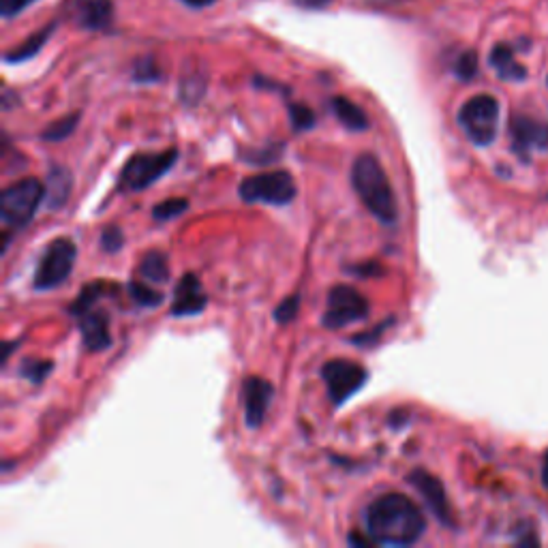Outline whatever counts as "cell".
Segmentation results:
<instances>
[{
  "label": "cell",
  "mask_w": 548,
  "mask_h": 548,
  "mask_svg": "<svg viewBox=\"0 0 548 548\" xmlns=\"http://www.w3.org/2000/svg\"><path fill=\"white\" fill-rule=\"evenodd\" d=\"M546 84H548V80H546Z\"/></svg>",
  "instance_id": "obj_38"
},
{
  "label": "cell",
  "mask_w": 548,
  "mask_h": 548,
  "mask_svg": "<svg viewBox=\"0 0 548 548\" xmlns=\"http://www.w3.org/2000/svg\"><path fill=\"white\" fill-rule=\"evenodd\" d=\"M54 369V364L48 362V360H33V358H26L22 362L20 367V375L24 379H28V382L33 384H41L45 377H48V373Z\"/></svg>",
  "instance_id": "obj_25"
},
{
  "label": "cell",
  "mask_w": 548,
  "mask_h": 548,
  "mask_svg": "<svg viewBox=\"0 0 548 548\" xmlns=\"http://www.w3.org/2000/svg\"><path fill=\"white\" fill-rule=\"evenodd\" d=\"M392 324V319H388V322H384V324H379V328H375V330H371V332H367V334H356V337L352 339L354 341V345H369V343H377L379 341V337H382V334L388 330V326Z\"/></svg>",
  "instance_id": "obj_32"
},
{
  "label": "cell",
  "mask_w": 548,
  "mask_h": 548,
  "mask_svg": "<svg viewBox=\"0 0 548 548\" xmlns=\"http://www.w3.org/2000/svg\"><path fill=\"white\" fill-rule=\"evenodd\" d=\"M127 289H129L131 300L137 304V307L155 309V307H159V304L165 300L163 292H159V289H155V287H148V285H144V283L131 281V283L127 285Z\"/></svg>",
  "instance_id": "obj_22"
},
{
  "label": "cell",
  "mask_w": 548,
  "mask_h": 548,
  "mask_svg": "<svg viewBox=\"0 0 548 548\" xmlns=\"http://www.w3.org/2000/svg\"><path fill=\"white\" fill-rule=\"evenodd\" d=\"M140 277L150 283H167L170 281V264H167V257L161 251H148L140 266H137Z\"/></svg>",
  "instance_id": "obj_20"
},
{
  "label": "cell",
  "mask_w": 548,
  "mask_h": 548,
  "mask_svg": "<svg viewBox=\"0 0 548 548\" xmlns=\"http://www.w3.org/2000/svg\"><path fill=\"white\" fill-rule=\"evenodd\" d=\"M364 525H367L364 534L377 544L409 546L422 538L426 519L422 510L407 495L388 493L367 506Z\"/></svg>",
  "instance_id": "obj_1"
},
{
  "label": "cell",
  "mask_w": 548,
  "mask_h": 548,
  "mask_svg": "<svg viewBox=\"0 0 548 548\" xmlns=\"http://www.w3.org/2000/svg\"><path fill=\"white\" fill-rule=\"evenodd\" d=\"M499 101L493 95H476L459 110V125L467 140L476 146H491L499 129Z\"/></svg>",
  "instance_id": "obj_4"
},
{
  "label": "cell",
  "mask_w": 548,
  "mask_h": 548,
  "mask_svg": "<svg viewBox=\"0 0 548 548\" xmlns=\"http://www.w3.org/2000/svg\"><path fill=\"white\" fill-rule=\"evenodd\" d=\"M542 482H544V486L548 489V450L544 454V463H542Z\"/></svg>",
  "instance_id": "obj_36"
},
{
  "label": "cell",
  "mask_w": 548,
  "mask_h": 548,
  "mask_svg": "<svg viewBox=\"0 0 548 548\" xmlns=\"http://www.w3.org/2000/svg\"><path fill=\"white\" fill-rule=\"evenodd\" d=\"M30 3H35V0H0V13H3L5 20H9L13 15L22 13Z\"/></svg>",
  "instance_id": "obj_31"
},
{
  "label": "cell",
  "mask_w": 548,
  "mask_h": 548,
  "mask_svg": "<svg viewBox=\"0 0 548 548\" xmlns=\"http://www.w3.org/2000/svg\"><path fill=\"white\" fill-rule=\"evenodd\" d=\"M369 300L358 289L349 285H334L328 294V309L322 317V326L339 330L349 324L364 322L369 317Z\"/></svg>",
  "instance_id": "obj_8"
},
{
  "label": "cell",
  "mask_w": 548,
  "mask_h": 548,
  "mask_svg": "<svg viewBox=\"0 0 548 548\" xmlns=\"http://www.w3.org/2000/svg\"><path fill=\"white\" fill-rule=\"evenodd\" d=\"M71 187H73V176L63 165H54L48 180H45V202H48L50 208L58 210L67 204L71 197Z\"/></svg>",
  "instance_id": "obj_17"
},
{
  "label": "cell",
  "mask_w": 548,
  "mask_h": 548,
  "mask_svg": "<svg viewBox=\"0 0 548 548\" xmlns=\"http://www.w3.org/2000/svg\"><path fill=\"white\" fill-rule=\"evenodd\" d=\"M289 120L296 131H309L315 127V112L302 103H289Z\"/></svg>",
  "instance_id": "obj_27"
},
{
  "label": "cell",
  "mask_w": 548,
  "mask_h": 548,
  "mask_svg": "<svg viewBox=\"0 0 548 548\" xmlns=\"http://www.w3.org/2000/svg\"><path fill=\"white\" fill-rule=\"evenodd\" d=\"M78 123H80V112L63 116L41 133V140L43 142H63L75 129H78Z\"/></svg>",
  "instance_id": "obj_23"
},
{
  "label": "cell",
  "mask_w": 548,
  "mask_h": 548,
  "mask_svg": "<svg viewBox=\"0 0 548 548\" xmlns=\"http://www.w3.org/2000/svg\"><path fill=\"white\" fill-rule=\"evenodd\" d=\"M182 3H185L187 7H193V9H206L215 3V0H182Z\"/></svg>",
  "instance_id": "obj_35"
},
{
  "label": "cell",
  "mask_w": 548,
  "mask_h": 548,
  "mask_svg": "<svg viewBox=\"0 0 548 548\" xmlns=\"http://www.w3.org/2000/svg\"><path fill=\"white\" fill-rule=\"evenodd\" d=\"M101 249L105 253H116L123 249V230L118 225H108L101 232Z\"/></svg>",
  "instance_id": "obj_30"
},
{
  "label": "cell",
  "mask_w": 548,
  "mask_h": 548,
  "mask_svg": "<svg viewBox=\"0 0 548 548\" xmlns=\"http://www.w3.org/2000/svg\"><path fill=\"white\" fill-rule=\"evenodd\" d=\"M489 63L501 80L506 82H523L527 78V69L516 60L514 50L506 43H499L491 50Z\"/></svg>",
  "instance_id": "obj_16"
},
{
  "label": "cell",
  "mask_w": 548,
  "mask_h": 548,
  "mask_svg": "<svg viewBox=\"0 0 548 548\" xmlns=\"http://www.w3.org/2000/svg\"><path fill=\"white\" fill-rule=\"evenodd\" d=\"M54 30H56V24H48L45 28H41L39 33H35L33 37H28V39L20 45V48L11 50V52L5 56V60H7V63H24V60L33 58L35 54H39V50L43 48V45L48 43V39H50V35L54 33Z\"/></svg>",
  "instance_id": "obj_21"
},
{
  "label": "cell",
  "mask_w": 548,
  "mask_h": 548,
  "mask_svg": "<svg viewBox=\"0 0 548 548\" xmlns=\"http://www.w3.org/2000/svg\"><path fill=\"white\" fill-rule=\"evenodd\" d=\"M238 193L247 204H270V206H285L294 202L298 193L294 176L285 170H274L249 176L240 182Z\"/></svg>",
  "instance_id": "obj_5"
},
{
  "label": "cell",
  "mask_w": 548,
  "mask_h": 548,
  "mask_svg": "<svg viewBox=\"0 0 548 548\" xmlns=\"http://www.w3.org/2000/svg\"><path fill=\"white\" fill-rule=\"evenodd\" d=\"M373 540L369 538H364V536H358V534H354V536H349V544H371Z\"/></svg>",
  "instance_id": "obj_37"
},
{
  "label": "cell",
  "mask_w": 548,
  "mask_h": 548,
  "mask_svg": "<svg viewBox=\"0 0 548 548\" xmlns=\"http://www.w3.org/2000/svg\"><path fill=\"white\" fill-rule=\"evenodd\" d=\"M298 309H300V294H292L277 304V309H274L272 315L274 319H277V324L285 326L289 322H294Z\"/></svg>",
  "instance_id": "obj_28"
},
{
  "label": "cell",
  "mask_w": 548,
  "mask_h": 548,
  "mask_svg": "<svg viewBox=\"0 0 548 548\" xmlns=\"http://www.w3.org/2000/svg\"><path fill=\"white\" fill-rule=\"evenodd\" d=\"M71 15L75 24L86 30H105L112 26V0H73Z\"/></svg>",
  "instance_id": "obj_14"
},
{
  "label": "cell",
  "mask_w": 548,
  "mask_h": 548,
  "mask_svg": "<svg viewBox=\"0 0 548 548\" xmlns=\"http://www.w3.org/2000/svg\"><path fill=\"white\" fill-rule=\"evenodd\" d=\"M349 272H354V277H375L377 272H382V266L379 264H358V266H349Z\"/></svg>",
  "instance_id": "obj_33"
},
{
  "label": "cell",
  "mask_w": 548,
  "mask_h": 548,
  "mask_svg": "<svg viewBox=\"0 0 548 548\" xmlns=\"http://www.w3.org/2000/svg\"><path fill=\"white\" fill-rule=\"evenodd\" d=\"M352 187L362 200L364 208L384 225H394L399 221V206L397 197L390 187L386 170L379 159L371 152L356 157L352 165Z\"/></svg>",
  "instance_id": "obj_2"
},
{
  "label": "cell",
  "mask_w": 548,
  "mask_h": 548,
  "mask_svg": "<svg viewBox=\"0 0 548 548\" xmlns=\"http://www.w3.org/2000/svg\"><path fill=\"white\" fill-rule=\"evenodd\" d=\"M206 294L202 289L200 279L193 272L182 274V279L174 287V300H172V315L174 317H189L200 315L206 309Z\"/></svg>",
  "instance_id": "obj_13"
},
{
  "label": "cell",
  "mask_w": 548,
  "mask_h": 548,
  "mask_svg": "<svg viewBox=\"0 0 548 548\" xmlns=\"http://www.w3.org/2000/svg\"><path fill=\"white\" fill-rule=\"evenodd\" d=\"M176 159V148H170L165 152H140V155H133L127 161L120 182H123V187H127L129 191H144L152 182H157L170 172Z\"/></svg>",
  "instance_id": "obj_7"
},
{
  "label": "cell",
  "mask_w": 548,
  "mask_h": 548,
  "mask_svg": "<svg viewBox=\"0 0 548 548\" xmlns=\"http://www.w3.org/2000/svg\"><path fill=\"white\" fill-rule=\"evenodd\" d=\"M187 210H189V200H185V197H170V200H163L152 208V219H155L157 223H165L185 215Z\"/></svg>",
  "instance_id": "obj_24"
},
{
  "label": "cell",
  "mask_w": 548,
  "mask_h": 548,
  "mask_svg": "<svg viewBox=\"0 0 548 548\" xmlns=\"http://www.w3.org/2000/svg\"><path fill=\"white\" fill-rule=\"evenodd\" d=\"M294 3L304 9H324L332 3V0H294Z\"/></svg>",
  "instance_id": "obj_34"
},
{
  "label": "cell",
  "mask_w": 548,
  "mask_h": 548,
  "mask_svg": "<svg viewBox=\"0 0 548 548\" xmlns=\"http://www.w3.org/2000/svg\"><path fill=\"white\" fill-rule=\"evenodd\" d=\"M112 292H116V285L108 283V281H93V283H88L82 287V292L80 296L75 298L71 304H69V313L75 315V317H82L84 313L88 311H93L95 309V304L105 298V296H110Z\"/></svg>",
  "instance_id": "obj_19"
},
{
  "label": "cell",
  "mask_w": 548,
  "mask_h": 548,
  "mask_svg": "<svg viewBox=\"0 0 548 548\" xmlns=\"http://www.w3.org/2000/svg\"><path fill=\"white\" fill-rule=\"evenodd\" d=\"M330 108L334 116L339 118V123L347 127L349 131H367L369 129V116L364 112L360 105L354 101H349L347 97H332L330 99Z\"/></svg>",
  "instance_id": "obj_18"
},
{
  "label": "cell",
  "mask_w": 548,
  "mask_h": 548,
  "mask_svg": "<svg viewBox=\"0 0 548 548\" xmlns=\"http://www.w3.org/2000/svg\"><path fill=\"white\" fill-rule=\"evenodd\" d=\"M454 75L463 82H469V80L476 78V75H478V54L474 50H467L459 58H456Z\"/></svg>",
  "instance_id": "obj_26"
},
{
  "label": "cell",
  "mask_w": 548,
  "mask_h": 548,
  "mask_svg": "<svg viewBox=\"0 0 548 548\" xmlns=\"http://www.w3.org/2000/svg\"><path fill=\"white\" fill-rule=\"evenodd\" d=\"M512 148L523 161H529L534 150H548V123L529 116H514L510 123Z\"/></svg>",
  "instance_id": "obj_12"
},
{
  "label": "cell",
  "mask_w": 548,
  "mask_h": 548,
  "mask_svg": "<svg viewBox=\"0 0 548 548\" xmlns=\"http://www.w3.org/2000/svg\"><path fill=\"white\" fill-rule=\"evenodd\" d=\"M272 399L274 386L268 379L249 375L245 382H242V407H245V422L249 429H260L264 424Z\"/></svg>",
  "instance_id": "obj_11"
},
{
  "label": "cell",
  "mask_w": 548,
  "mask_h": 548,
  "mask_svg": "<svg viewBox=\"0 0 548 548\" xmlns=\"http://www.w3.org/2000/svg\"><path fill=\"white\" fill-rule=\"evenodd\" d=\"M322 379L328 388V397L334 405H343L364 388L369 371L362 364L345 358H334L322 367Z\"/></svg>",
  "instance_id": "obj_9"
},
{
  "label": "cell",
  "mask_w": 548,
  "mask_h": 548,
  "mask_svg": "<svg viewBox=\"0 0 548 548\" xmlns=\"http://www.w3.org/2000/svg\"><path fill=\"white\" fill-rule=\"evenodd\" d=\"M82 341L88 352H103L112 345L110 334V317L103 311H88L80 317Z\"/></svg>",
  "instance_id": "obj_15"
},
{
  "label": "cell",
  "mask_w": 548,
  "mask_h": 548,
  "mask_svg": "<svg viewBox=\"0 0 548 548\" xmlns=\"http://www.w3.org/2000/svg\"><path fill=\"white\" fill-rule=\"evenodd\" d=\"M133 80L140 82V84L159 82L161 80V71H159L155 60H152V58L137 60L135 67H133Z\"/></svg>",
  "instance_id": "obj_29"
},
{
  "label": "cell",
  "mask_w": 548,
  "mask_h": 548,
  "mask_svg": "<svg viewBox=\"0 0 548 548\" xmlns=\"http://www.w3.org/2000/svg\"><path fill=\"white\" fill-rule=\"evenodd\" d=\"M45 200V185L39 178H22L0 195V219L5 232H18L30 223Z\"/></svg>",
  "instance_id": "obj_3"
},
{
  "label": "cell",
  "mask_w": 548,
  "mask_h": 548,
  "mask_svg": "<svg viewBox=\"0 0 548 548\" xmlns=\"http://www.w3.org/2000/svg\"><path fill=\"white\" fill-rule=\"evenodd\" d=\"M75 257H78V247L71 238H56L48 245L35 270V289L37 292H48L63 285L69 274L73 272Z\"/></svg>",
  "instance_id": "obj_6"
},
{
  "label": "cell",
  "mask_w": 548,
  "mask_h": 548,
  "mask_svg": "<svg viewBox=\"0 0 548 548\" xmlns=\"http://www.w3.org/2000/svg\"><path fill=\"white\" fill-rule=\"evenodd\" d=\"M407 482L414 486V489L422 495L424 504L429 506V510L433 512L435 519L446 525V527H454V519H452V508L450 501L446 495L444 484H441L433 474H429L426 469H414L407 476Z\"/></svg>",
  "instance_id": "obj_10"
}]
</instances>
